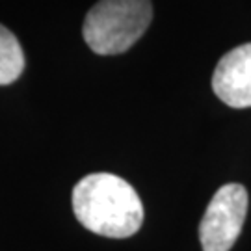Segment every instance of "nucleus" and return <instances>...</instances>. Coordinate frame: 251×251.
I'll list each match as a JSON object with an SVG mask.
<instances>
[{"label":"nucleus","mask_w":251,"mask_h":251,"mask_svg":"<svg viewBox=\"0 0 251 251\" xmlns=\"http://www.w3.org/2000/svg\"><path fill=\"white\" fill-rule=\"evenodd\" d=\"M151 19V0H99L88 11L82 34L93 52L121 54L144 36Z\"/></svg>","instance_id":"obj_2"},{"label":"nucleus","mask_w":251,"mask_h":251,"mask_svg":"<svg viewBox=\"0 0 251 251\" xmlns=\"http://www.w3.org/2000/svg\"><path fill=\"white\" fill-rule=\"evenodd\" d=\"M248 190L229 182L216 192L199 225L203 251H231L248 216Z\"/></svg>","instance_id":"obj_3"},{"label":"nucleus","mask_w":251,"mask_h":251,"mask_svg":"<svg viewBox=\"0 0 251 251\" xmlns=\"http://www.w3.org/2000/svg\"><path fill=\"white\" fill-rule=\"evenodd\" d=\"M73 212L91 233L128 238L144 224L142 199L125 179L114 173H91L73 188Z\"/></svg>","instance_id":"obj_1"},{"label":"nucleus","mask_w":251,"mask_h":251,"mask_svg":"<svg viewBox=\"0 0 251 251\" xmlns=\"http://www.w3.org/2000/svg\"><path fill=\"white\" fill-rule=\"evenodd\" d=\"M212 90L231 108H251V43L238 45L218 62Z\"/></svg>","instance_id":"obj_4"},{"label":"nucleus","mask_w":251,"mask_h":251,"mask_svg":"<svg viewBox=\"0 0 251 251\" xmlns=\"http://www.w3.org/2000/svg\"><path fill=\"white\" fill-rule=\"evenodd\" d=\"M25 71V52L15 34L0 25V86L13 84Z\"/></svg>","instance_id":"obj_5"}]
</instances>
